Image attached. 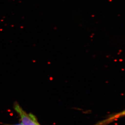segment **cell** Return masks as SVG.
Masks as SVG:
<instances>
[{
    "mask_svg": "<svg viewBox=\"0 0 125 125\" xmlns=\"http://www.w3.org/2000/svg\"><path fill=\"white\" fill-rule=\"evenodd\" d=\"M14 109L20 117V120L24 125H41L35 116L31 113H27L21 107L18 103L15 102Z\"/></svg>",
    "mask_w": 125,
    "mask_h": 125,
    "instance_id": "6da1fadb",
    "label": "cell"
},
{
    "mask_svg": "<svg viewBox=\"0 0 125 125\" xmlns=\"http://www.w3.org/2000/svg\"><path fill=\"white\" fill-rule=\"evenodd\" d=\"M5 125H24L22 123H19L17 124H5Z\"/></svg>",
    "mask_w": 125,
    "mask_h": 125,
    "instance_id": "7a4b0ae2",
    "label": "cell"
}]
</instances>
